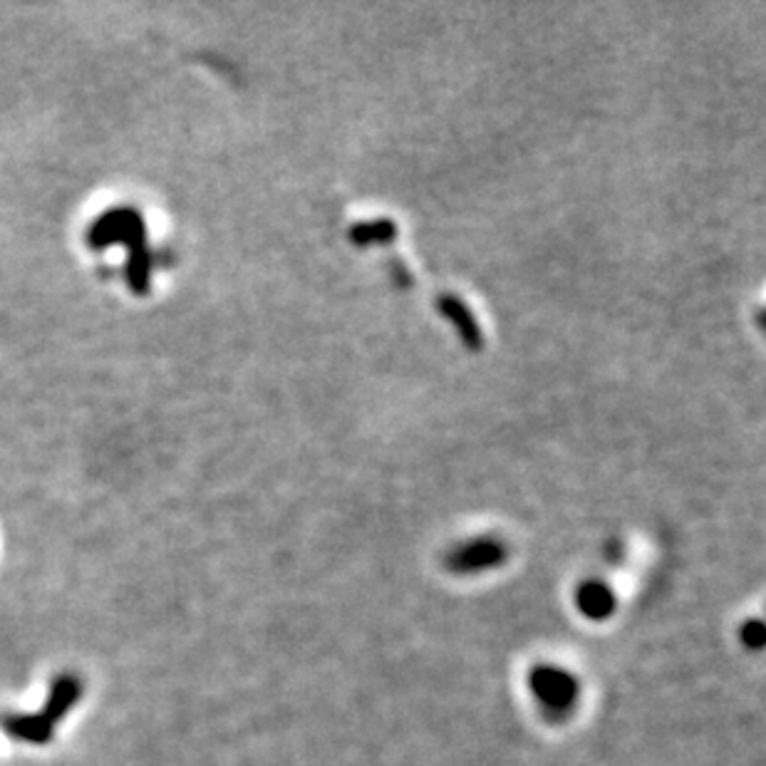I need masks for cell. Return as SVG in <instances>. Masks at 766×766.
Segmentation results:
<instances>
[{
	"label": "cell",
	"instance_id": "1",
	"mask_svg": "<svg viewBox=\"0 0 766 766\" xmlns=\"http://www.w3.org/2000/svg\"><path fill=\"white\" fill-rule=\"evenodd\" d=\"M82 680L77 675L65 673L57 677L51 687V695L37 714H5L0 720L3 732L18 742L27 744H47L55 736V726L63 722V717L80 702Z\"/></svg>",
	"mask_w": 766,
	"mask_h": 766
},
{
	"label": "cell",
	"instance_id": "2",
	"mask_svg": "<svg viewBox=\"0 0 766 766\" xmlns=\"http://www.w3.org/2000/svg\"><path fill=\"white\" fill-rule=\"evenodd\" d=\"M85 244L92 251H107L112 246H124L127 251L147 244V221L132 207H114L102 211L87 226Z\"/></svg>",
	"mask_w": 766,
	"mask_h": 766
},
{
	"label": "cell",
	"instance_id": "3",
	"mask_svg": "<svg viewBox=\"0 0 766 766\" xmlns=\"http://www.w3.org/2000/svg\"><path fill=\"white\" fill-rule=\"evenodd\" d=\"M152 274H154V254L147 244L127 251V260H124V284H127V288L134 296L149 293Z\"/></svg>",
	"mask_w": 766,
	"mask_h": 766
}]
</instances>
